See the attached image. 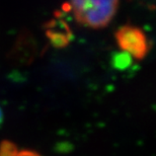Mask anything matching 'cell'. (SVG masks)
Instances as JSON below:
<instances>
[{
  "mask_svg": "<svg viewBox=\"0 0 156 156\" xmlns=\"http://www.w3.org/2000/svg\"><path fill=\"white\" fill-rule=\"evenodd\" d=\"M120 0H70L74 18L81 26L93 30L105 29L117 14Z\"/></svg>",
  "mask_w": 156,
  "mask_h": 156,
  "instance_id": "obj_1",
  "label": "cell"
},
{
  "mask_svg": "<svg viewBox=\"0 0 156 156\" xmlns=\"http://www.w3.org/2000/svg\"><path fill=\"white\" fill-rule=\"evenodd\" d=\"M115 39L119 48L135 60H143L149 52V41L141 27L133 24L121 27Z\"/></svg>",
  "mask_w": 156,
  "mask_h": 156,
  "instance_id": "obj_2",
  "label": "cell"
},
{
  "mask_svg": "<svg viewBox=\"0 0 156 156\" xmlns=\"http://www.w3.org/2000/svg\"><path fill=\"white\" fill-rule=\"evenodd\" d=\"M15 156H41L38 152L33 151V150H29V149H26V150H21L18 151Z\"/></svg>",
  "mask_w": 156,
  "mask_h": 156,
  "instance_id": "obj_3",
  "label": "cell"
},
{
  "mask_svg": "<svg viewBox=\"0 0 156 156\" xmlns=\"http://www.w3.org/2000/svg\"><path fill=\"white\" fill-rule=\"evenodd\" d=\"M2 122H3V112L1 110V108H0V125L2 124Z\"/></svg>",
  "mask_w": 156,
  "mask_h": 156,
  "instance_id": "obj_4",
  "label": "cell"
}]
</instances>
